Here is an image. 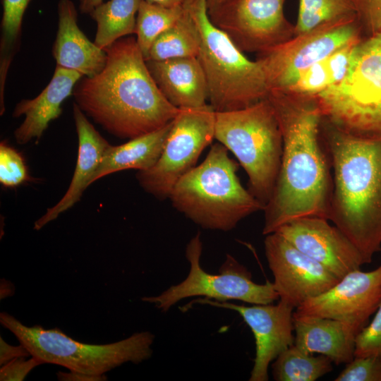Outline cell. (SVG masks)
Listing matches in <instances>:
<instances>
[{
  "mask_svg": "<svg viewBox=\"0 0 381 381\" xmlns=\"http://www.w3.org/2000/svg\"><path fill=\"white\" fill-rule=\"evenodd\" d=\"M104 50V68L82 77L73 91L84 114L120 138L132 139L170 123L179 109L158 88L136 39L122 37Z\"/></svg>",
  "mask_w": 381,
  "mask_h": 381,
  "instance_id": "cell-2",
  "label": "cell"
},
{
  "mask_svg": "<svg viewBox=\"0 0 381 381\" xmlns=\"http://www.w3.org/2000/svg\"><path fill=\"white\" fill-rule=\"evenodd\" d=\"M334 381H381V359L372 357H354Z\"/></svg>",
  "mask_w": 381,
  "mask_h": 381,
  "instance_id": "cell-31",
  "label": "cell"
},
{
  "mask_svg": "<svg viewBox=\"0 0 381 381\" xmlns=\"http://www.w3.org/2000/svg\"><path fill=\"white\" fill-rule=\"evenodd\" d=\"M183 8L182 16L155 40L145 61L198 56L200 46L199 32L184 5Z\"/></svg>",
  "mask_w": 381,
  "mask_h": 381,
  "instance_id": "cell-24",
  "label": "cell"
},
{
  "mask_svg": "<svg viewBox=\"0 0 381 381\" xmlns=\"http://www.w3.org/2000/svg\"><path fill=\"white\" fill-rule=\"evenodd\" d=\"M3 280H4V282H2V281L1 282V290H4V289L6 290V297L13 295V292H14L13 286L10 287L9 285L11 283L6 281V280H5L4 279H3Z\"/></svg>",
  "mask_w": 381,
  "mask_h": 381,
  "instance_id": "cell-39",
  "label": "cell"
},
{
  "mask_svg": "<svg viewBox=\"0 0 381 381\" xmlns=\"http://www.w3.org/2000/svg\"><path fill=\"white\" fill-rule=\"evenodd\" d=\"M82 77L76 71L56 65L51 80L38 96L22 99L16 105L13 117L25 116L14 131L17 143L23 145L40 139L49 123L61 116L63 102L73 95L75 85Z\"/></svg>",
  "mask_w": 381,
  "mask_h": 381,
  "instance_id": "cell-18",
  "label": "cell"
},
{
  "mask_svg": "<svg viewBox=\"0 0 381 381\" xmlns=\"http://www.w3.org/2000/svg\"><path fill=\"white\" fill-rule=\"evenodd\" d=\"M56 375L60 381H103L107 380L105 375H92L71 370L68 373L59 371Z\"/></svg>",
  "mask_w": 381,
  "mask_h": 381,
  "instance_id": "cell-35",
  "label": "cell"
},
{
  "mask_svg": "<svg viewBox=\"0 0 381 381\" xmlns=\"http://www.w3.org/2000/svg\"><path fill=\"white\" fill-rule=\"evenodd\" d=\"M202 251V242L198 232L186 248V258L190 264L186 278L157 296H145L141 300L167 312L180 301L193 296H205L220 302L238 300L253 305L272 303L279 298L272 282L255 283L251 273L231 255H226L219 274L205 272L200 265Z\"/></svg>",
  "mask_w": 381,
  "mask_h": 381,
  "instance_id": "cell-9",
  "label": "cell"
},
{
  "mask_svg": "<svg viewBox=\"0 0 381 381\" xmlns=\"http://www.w3.org/2000/svg\"><path fill=\"white\" fill-rule=\"evenodd\" d=\"M357 16L322 24L259 52L257 61L271 91L286 92L311 66L339 49L359 41Z\"/></svg>",
  "mask_w": 381,
  "mask_h": 381,
  "instance_id": "cell-10",
  "label": "cell"
},
{
  "mask_svg": "<svg viewBox=\"0 0 381 381\" xmlns=\"http://www.w3.org/2000/svg\"><path fill=\"white\" fill-rule=\"evenodd\" d=\"M285 0H230L207 11L211 22L242 52H261L294 36Z\"/></svg>",
  "mask_w": 381,
  "mask_h": 381,
  "instance_id": "cell-12",
  "label": "cell"
},
{
  "mask_svg": "<svg viewBox=\"0 0 381 381\" xmlns=\"http://www.w3.org/2000/svg\"><path fill=\"white\" fill-rule=\"evenodd\" d=\"M30 0H2L0 40V90L4 91L8 71L20 44L23 15Z\"/></svg>",
  "mask_w": 381,
  "mask_h": 381,
  "instance_id": "cell-27",
  "label": "cell"
},
{
  "mask_svg": "<svg viewBox=\"0 0 381 381\" xmlns=\"http://www.w3.org/2000/svg\"><path fill=\"white\" fill-rule=\"evenodd\" d=\"M381 302V263L376 269L349 272L323 294L296 308L294 318L347 322L361 330Z\"/></svg>",
  "mask_w": 381,
  "mask_h": 381,
  "instance_id": "cell-14",
  "label": "cell"
},
{
  "mask_svg": "<svg viewBox=\"0 0 381 381\" xmlns=\"http://www.w3.org/2000/svg\"><path fill=\"white\" fill-rule=\"evenodd\" d=\"M216 111L209 104L179 109L162 154L149 169L138 171L140 186L159 200L169 198L176 182L194 167L214 139Z\"/></svg>",
  "mask_w": 381,
  "mask_h": 381,
  "instance_id": "cell-11",
  "label": "cell"
},
{
  "mask_svg": "<svg viewBox=\"0 0 381 381\" xmlns=\"http://www.w3.org/2000/svg\"><path fill=\"white\" fill-rule=\"evenodd\" d=\"M294 344L309 353L327 356L336 365L354 358L355 339L361 331L347 322L325 318H294Z\"/></svg>",
  "mask_w": 381,
  "mask_h": 381,
  "instance_id": "cell-21",
  "label": "cell"
},
{
  "mask_svg": "<svg viewBox=\"0 0 381 381\" xmlns=\"http://www.w3.org/2000/svg\"><path fill=\"white\" fill-rule=\"evenodd\" d=\"M280 126L283 148L272 196L264 208L262 234L301 217L329 220L333 179L320 134L322 114L315 97L271 91L267 97Z\"/></svg>",
  "mask_w": 381,
  "mask_h": 381,
  "instance_id": "cell-1",
  "label": "cell"
},
{
  "mask_svg": "<svg viewBox=\"0 0 381 381\" xmlns=\"http://www.w3.org/2000/svg\"><path fill=\"white\" fill-rule=\"evenodd\" d=\"M58 30L52 55L56 65L92 77L99 73L107 61L104 49L92 42L78 25V13L71 0L58 3Z\"/></svg>",
  "mask_w": 381,
  "mask_h": 381,
  "instance_id": "cell-19",
  "label": "cell"
},
{
  "mask_svg": "<svg viewBox=\"0 0 381 381\" xmlns=\"http://www.w3.org/2000/svg\"><path fill=\"white\" fill-rule=\"evenodd\" d=\"M371 322L355 339L354 357L372 356L381 359V302Z\"/></svg>",
  "mask_w": 381,
  "mask_h": 381,
  "instance_id": "cell-30",
  "label": "cell"
},
{
  "mask_svg": "<svg viewBox=\"0 0 381 381\" xmlns=\"http://www.w3.org/2000/svg\"><path fill=\"white\" fill-rule=\"evenodd\" d=\"M147 2L157 4L165 7L181 6L184 4L187 0H145Z\"/></svg>",
  "mask_w": 381,
  "mask_h": 381,
  "instance_id": "cell-37",
  "label": "cell"
},
{
  "mask_svg": "<svg viewBox=\"0 0 381 381\" xmlns=\"http://www.w3.org/2000/svg\"><path fill=\"white\" fill-rule=\"evenodd\" d=\"M31 356L28 349L21 344L18 346H12L8 344L0 337V365L18 358H27Z\"/></svg>",
  "mask_w": 381,
  "mask_h": 381,
  "instance_id": "cell-34",
  "label": "cell"
},
{
  "mask_svg": "<svg viewBox=\"0 0 381 381\" xmlns=\"http://www.w3.org/2000/svg\"><path fill=\"white\" fill-rule=\"evenodd\" d=\"M229 1L230 0H206L207 11H212Z\"/></svg>",
  "mask_w": 381,
  "mask_h": 381,
  "instance_id": "cell-38",
  "label": "cell"
},
{
  "mask_svg": "<svg viewBox=\"0 0 381 381\" xmlns=\"http://www.w3.org/2000/svg\"><path fill=\"white\" fill-rule=\"evenodd\" d=\"M183 5L165 7L141 0L136 16L137 44L146 60L155 40L183 14Z\"/></svg>",
  "mask_w": 381,
  "mask_h": 381,
  "instance_id": "cell-26",
  "label": "cell"
},
{
  "mask_svg": "<svg viewBox=\"0 0 381 381\" xmlns=\"http://www.w3.org/2000/svg\"><path fill=\"white\" fill-rule=\"evenodd\" d=\"M146 64L158 88L174 107L195 108L207 104L206 79L197 57L147 60Z\"/></svg>",
  "mask_w": 381,
  "mask_h": 381,
  "instance_id": "cell-20",
  "label": "cell"
},
{
  "mask_svg": "<svg viewBox=\"0 0 381 381\" xmlns=\"http://www.w3.org/2000/svg\"><path fill=\"white\" fill-rule=\"evenodd\" d=\"M265 236V253L281 301L296 308L323 294L340 279L278 232Z\"/></svg>",
  "mask_w": 381,
  "mask_h": 381,
  "instance_id": "cell-13",
  "label": "cell"
},
{
  "mask_svg": "<svg viewBox=\"0 0 381 381\" xmlns=\"http://www.w3.org/2000/svg\"><path fill=\"white\" fill-rule=\"evenodd\" d=\"M171 121L159 129L129 139L123 144L109 145L103 155L92 183L119 171H144L152 167L162 154Z\"/></svg>",
  "mask_w": 381,
  "mask_h": 381,
  "instance_id": "cell-22",
  "label": "cell"
},
{
  "mask_svg": "<svg viewBox=\"0 0 381 381\" xmlns=\"http://www.w3.org/2000/svg\"><path fill=\"white\" fill-rule=\"evenodd\" d=\"M314 97L332 126L358 136H381V28L355 44L344 78Z\"/></svg>",
  "mask_w": 381,
  "mask_h": 381,
  "instance_id": "cell-7",
  "label": "cell"
},
{
  "mask_svg": "<svg viewBox=\"0 0 381 381\" xmlns=\"http://www.w3.org/2000/svg\"><path fill=\"white\" fill-rule=\"evenodd\" d=\"M79 9L82 13L90 15V13L99 5L103 3V0H78Z\"/></svg>",
  "mask_w": 381,
  "mask_h": 381,
  "instance_id": "cell-36",
  "label": "cell"
},
{
  "mask_svg": "<svg viewBox=\"0 0 381 381\" xmlns=\"http://www.w3.org/2000/svg\"><path fill=\"white\" fill-rule=\"evenodd\" d=\"M43 364L39 359L31 356L15 358L1 366V381H22L36 367Z\"/></svg>",
  "mask_w": 381,
  "mask_h": 381,
  "instance_id": "cell-33",
  "label": "cell"
},
{
  "mask_svg": "<svg viewBox=\"0 0 381 381\" xmlns=\"http://www.w3.org/2000/svg\"><path fill=\"white\" fill-rule=\"evenodd\" d=\"M0 323L43 364H55L87 375H105L128 362L140 363L152 354L155 335L148 331L113 343L90 344L73 339L57 327L27 326L6 312H1Z\"/></svg>",
  "mask_w": 381,
  "mask_h": 381,
  "instance_id": "cell-8",
  "label": "cell"
},
{
  "mask_svg": "<svg viewBox=\"0 0 381 381\" xmlns=\"http://www.w3.org/2000/svg\"><path fill=\"white\" fill-rule=\"evenodd\" d=\"M214 139L237 158L248 176L249 191L265 207L279 174L282 135L267 97L247 107L216 112Z\"/></svg>",
  "mask_w": 381,
  "mask_h": 381,
  "instance_id": "cell-6",
  "label": "cell"
},
{
  "mask_svg": "<svg viewBox=\"0 0 381 381\" xmlns=\"http://www.w3.org/2000/svg\"><path fill=\"white\" fill-rule=\"evenodd\" d=\"M321 128L334 173L329 220L370 263L381 250V136L352 135L323 119Z\"/></svg>",
  "mask_w": 381,
  "mask_h": 381,
  "instance_id": "cell-3",
  "label": "cell"
},
{
  "mask_svg": "<svg viewBox=\"0 0 381 381\" xmlns=\"http://www.w3.org/2000/svg\"><path fill=\"white\" fill-rule=\"evenodd\" d=\"M228 151L220 143L213 144L202 163L176 182L169 198L175 209L204 229L230 231L265 208L241 184L238 165Z\"/></svg>",
  "mask_w": 381,
  "mask_h": 381,
  "instance_id": "cell-4",
  "label": "cell"
},
{
  "mask_svg": "<svg viewBox=\"0 0 381 381\" xmlns=\"http://www.w3.org/2000/svg\"><path fill=\"white\" fill-rule=\"evenodd\" d=\"M73 114L78 139V157L73 175L61 199L48 208L44 215L35 222V230L41 229L80 200L83 192L92 184V178L109 145L75 103L73 105Z\"/></svg>",
  "mask_w": 381,
  "mask_h": 381,
  "instance_id": "cell-17",
  "label": "cell"
},
{
  "mask_svg": "<svg viewBox=\"0 0 381 381\" xmlns=\"http://www.w3.org/2000/svg\"><path fill=\"white\" fill-rule=\"evenodd\" d=\"M332 363L326 356H315L293 344L273 362L272 376L277 381H315L332 370Z\"/></svg>",
  "mask_w": 381,
  "mask_h": 381,
  "instance_id": "cell-25",
  "label": "cell"
},
{
  "mask_svg": "<svg viewBox=\"0 0 381 381\" xmlns=\"http://www.w3.org/2000/svg\"><path fill=\"white\" fill-rule=\"evenodd\" d=\"M30 180L25 159L16 149L3 141L0 144V182L16 188Z\"/></svg>",
  "mask_w": 381,
  "mask_h": 381,
  "instance_id": "cell-29",
  "label": "cell"
},
{
  "mask_svg": "<svg viewBox=\"0 0 381 381\" xmlns=\"http://www.w3.org/2000/svg\"><path fill=\"white\" fill-rule=\"evenodd\" d=\"M141 0H109L90 13L97 23L94 43L104 49L116 40L135 33L136 17Z\"/></svg>",
  "mask_w": 381,
  "mask_h": 381,
  "instance_id": "cell-23",
  "label": "cell"
},
{
  "mask_svg": "<svg viewBox=\"0 0 381 381\" xmlns=\"http://www.w3.org/2000/svg\"><path fill=\"white\" fill-rule=\"evenodd\" d=\"M355 15L356 13L351 0H299L294 35Z\"/></svg>",
  "mask_w": 381,
  "mask_h": 381,
  "instance_id": "cell-28",
  "label": "cell"
},
{
  "mask_svg": "<svg viewBox=\"0 0 381 381\" xmlns=\"http://www.w3.org/2000/svg\"><path fill=\"white\" fill-rule=\"evenodd\" d=\"M276 231L339 279L365 264L351 241L327 219L298 218L281 226Z\"/></svg>",
  "mask_w": 381,
  "mask_h": 381,
  "instance_id": "cell-16",
  "label": "cell"
},
{
  "mask_svg": "<svg viewBox=\"0 0 381 381\" xmlns=\"http://www.w3.org/2000/svg\"><path fill=\"white\" fill-rule=\"evenodd\" d=\"M361 24L367 36L381 28V0H351Z\"/></svg>",
  "mask_w": 381,
  "mask_h": 381,
  "instance_id": "cell-32",
  "label": "cell"
},
{
  "mask_svg": "<svg viewBox=\"0 0 381 381\" xmlns=\"http://www.w3.org/2000/svg\"><path fill=\"white\" fill-rule=\"evenodd\" d=\"M194 302L237 312L251 329L255 341V357L250 381L268 380L270 364L284 350L294 344V309L279 301L276 305L246 306L228 301L202 298Z\"/></svg>",
  "mask_w": 381,
  "mask_h": 381,
  "instance_id": "cell-15",
  "label": "cell"
},
{
  "mask_svg": "<svg viewBox=\"0 0 381 381\" xmlns=\"http://www.w3.org/2000/svg\"><path fill=\"white\" fill-rule=\"evenodd\" d=\"M199 32L197 56L206 79L209 104L216 112L241 109L266 99L270 90L259 62L248 59L210 20L206 0L184 3Z\"/></svg>",
  "mask_w": 381,
  "mask_h": 381,
  "instance_id": "cell-5",
  "label": "cell"
}]
</instances>
